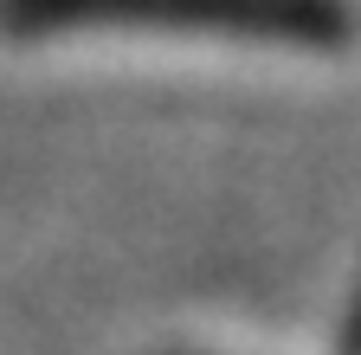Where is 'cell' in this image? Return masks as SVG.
<instances>
[{
	"mask_svg": "<svg viewBox=\"0 0 361 355\" xmlns=\"http://www.w3.org/2000/svg\"><path fill=\"white\" fill-rule=\"evenodd\" d=\"M26 20H155V26H233V32H323L316 0H20Z\"/></svg>",
	"mask_w": 361,
	"mask_h": 355,
	"instance_id": "obj_1",
	"label": "cell"
}]
</instances>
